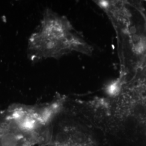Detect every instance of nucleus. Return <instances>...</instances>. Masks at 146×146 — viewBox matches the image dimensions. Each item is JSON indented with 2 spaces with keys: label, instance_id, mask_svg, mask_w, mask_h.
<instances>
[{
  "label": "nucleus",
  "instance_id": "nucleus-2",
  "mask_svg": "<svg viewBox=\"0 0 146 146\" xmlns=\"http://www.w3.org/2000/svg\"><path fill=\"white\" fill-rule=\"evenodd\" d=\"M19 141V138L14 133H5L0 137V146H17Z\"/></svg>",
  "mask_w": 146,
  "mask_h": 146
},
{
  "label": "nucleus",
  "instance_id": "nucleus-1",
  "mask_svg": "<svg viewBox=\"0 0 146 146\" xmlns=\"http://www.w3.org/2000/svg\"><path fill=\"white\" fill-rule=\"evenodd\" d=\"M93 51V46L66 16L50 9L44 11L27 46L28 58L34 62L57 59L73 52L92 55Z\"/></svg>",
  "mask_w": 146,
  "mask_h": 146
}]
</instances>
